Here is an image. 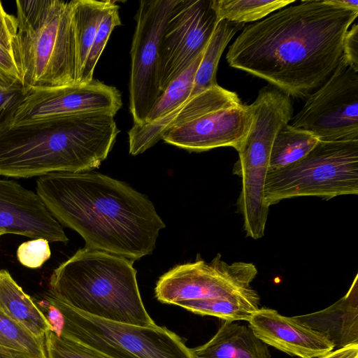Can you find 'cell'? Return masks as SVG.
<instances>
[{
  "label": "cell",
  "mask_w": 358,
  "mask_h": 358,
  "mask_svg": "<svg viewBox=\"0 0 358 358\" xmlns=\"http://www.w3.org/2000/svg\"><path fill=\"white\" fill-rule=\"evenodd\" d=\"M358 194V140L324 141L304 157L268 171L264 198L270 207L296 196L333 197Z\"/></svg>",
  "instance_id": "7"
},
{
  "label": "cell",
  "mask_w": 358,
  "mask_h": 358,
  "mask_svg": "<svg viewBox=\"0 0 358 358\" xmlns=\"http://www.w3.org/2000/svg\"><path fill=\"white\" fill-rule=\"evenodd\" d=\"M51 251L49 242L43 238L28 241L20 244L17 250V258L24 266L38 268L50 259Z\"/></svg>",
  "instance_id": "28"
},
{
  "label": "cell",
  "mask_w": 358,
  "mask_h": 358,
  "mask_svg": "<svg viewBox=\"0 0 358 358\" xmlns=\"http://www.w3.org/2000/svg\"><path fill=\"white\" fill-rule=\"evenodd\" d=\"M344 59L358 71V24L355 23L347 31L343 42Z\"/></svg>",
  "instance_id": "31"
},
{
  "label": "cell",
  "mask_w": 358,
  "mask_h": 358,
  "mask_svg": "<svg viewBox=\"0 0 358 358\" xmlns=\"http://www.w3.org/2000/svg\"><path fill=\"white\" fill-rule=\"evenodd\" d=\"M203 92L198 113L170 129L162 140L192 152L220 147H232L238 151L252 122L250 105L243 103L236 92L218 85Z\"/></svg>",
  "instance_id": "9"
},
{
  "label": "cell",
  "mask_w": 358,
  "mask_h": 358,
  "mask_svg": "<svg viewBox=\"0 0 358 358\" xmlns=\"http://www.w3.org/2000/svg\"><path fill=\"white\" fill-rule=\"evenodd\" d=\"M248 322L259 339L292 356L319 358L334 349L322 334L274 309L259 308Z\"/></svg>",
  "instance_id": "15"
},
{
  "label": "cell",
  "mask_w": 358,
  "mask_h": 358,
  "mask_svg": "<svg viewBox=\"0 0 358 358\" xmlns=\"http://www.w3.org/2000/svg\"><path fill=\"white\" fill-rule=\"evenodd\" d=\"M121 24L119 6L116 1L103 15L90 48L82 73L76 84H87L93 80V74L98 60L105 48L113 29Z\"/></svg>",
  "instance_id": "26"
},
{
  "label": "cell",
  "mask_w": 358,
  "mask_h": 358,
  "mask_svg": "<svg viewBox=\"0 0 358 358\" xmlns=\"http://www.w3.org/2000/svg\"><path fill=\"white\" fill-rule=\"evenodd\" d=\"M3 235L2 232L0 231V236Z\"/></svg>",
  "instance_id": "36"
},
{
  "label": "cell",
  "mask_w": 358,
  "mask_h": 358,
  "mask_svg": "<svg viewBox=\"0 0 358 358\" xmlns=\"http://www.w3.org/2000/svg\"><path fill=\"white\" fill-rule=\"evenodd\" d=\"M328 4L332 5L339 8L350 10L358 12L357 0H324Z\"/></svg>",
  "instance_id": "34"
},
{
  "label": "cell",
  "mask_w": 358,
  "mask_h": 358,
  "mask_svg": "<svg viewBox=\"0 0 358 358\" xmlns=\"http://www.w3.org/2000/svg\"><path fill=\"white\" fill-rule=\"evenodd\" d=\"M293 317L324 335L334 345V350L358 345L357 275L348 292L331 306Z\"/></svg>",
  "instance_id": "16"
},
{
  "label": "cell",
  "mask_w": 358,
  "mask_h": 358,
  "mask_svg": "<svg viewBox=\"0 0 358 358\" xmlns=\"http://www.w3.org/2000/svg\"><path fill=\"white\" fill-rule=\"evenodd\" d=\"M36 193L57 221L83 238L85 248L133 262L152 253L166 227L145 195L99 173H49L37 180Z\"/></svg>",
  "instance_id": "2"
},
{
  "label": "cell",
  "mask_w": 358,
  "mask_h": 358,
  "mask_svg": "<svg viewBox=\"0 0 358 358\" xmlns=\"http://www.w3.org/2000/svg\"><path fill=\"white\" fill-rule=\"evenodd\" d=\"M257 273L252 263L229 264L217 254L210 262L200 259L170 269L157 280L155 296L161 303L173 305L195 299H259L251 286Z\"/></svg>",
  "instance_id": "8"
},
{
  "label": "cell",
  "mask_w": 358,
  "mask_h": 358,
  "mask_svg": "<svg viewBox=\"0 0 358 358\" xmlns=\"http://www.w3.org/2000/svg\"><path fill=\"white\" fill-rule=\"evenodd\" d=\"M292 120V127L311 132L320 141L358 140V71L342 57Z\"/></svg>",
  "instance_id": "10"
},
{
  "label": "cell",
  "mask_w": 358,
  "mask_h": 358,
  "mask_svg": "<svg viewBox=\"0 0 358 358\" xmlns=\"http://www.w3.org/2000/svg\"><path fill=\"white\" fill-rule=\"evenodd\" d=\"M176 305L194 314L214 316L224 321H248L259 308V299H195L180 301Z\"/></svg>",
  "instance_id": "23"
},
{
  "label": "cell",
  "mask_w": 358,
  "mask_h": 358,
  "mask_svg": "<svg viewBox=\"0 0 358 358\" xmlns=\"http://www.w3.org/2000/svg\"><path fill=\"white\" fill-rule=\"evenodd\" d=\"M44 299L58 312V336L80 343L106 358H194L192 348L166 327H141L80 312L49 291Z\"/></svg>",
  "instance_id": "6"
},
{
  "label": "cell",
  "mask_w": 358,
  "mask_h": 358,
  "mask_svg": "<svg viewBox=\"0 0 358 358\" xmlns=\"http://www.w3.org/2000/svg\"><path fill=\"white\" fill-rule=\"evenodd\" d=\"M0 310L34 336L54 331L48 319L7 270H0Z\"/></svg>",
  "instance_id": "18"
},
{
  "label": "cell",
  "mask_w": 358,
  "mask_h": 358,
  "mask_svg": "<svg viewBox=\"0 0 358 358\" xmlns=\"http://www.w3.org/2000/svg\"><path fill=\"white\" fill-rule=\"evenodd\" d=\"M244 27L243 23H236L225 20L217 22L204 49L195 75L190 97L218 85L216 73L222 54L234 36Z\"/></svg>",
  "instance_id": "20"
},
{
  "label": "cell",
  "mask_w": 358,
  "mask_h": 358,
  "mask_svg": "<svg viewBox=\"0 0 358 358\" xmlns=\"http://www.w3.org/2000/svg\"><path fill=\"white\" fill-rule=\"evenodd\" d=\"M178 0H142L135 15L131 48L129 110L141 124L162 92L159 87V50L169 15Z\"/></svg>",
  "instance_id": "11"
},
{
  "label": "cell",
  "mask_w": 358,
  "mask_h": 358,
  "mask_svg": "<svg viewBox=\"0 0 358 358\" xmlns=\"http://www.w3.org/2000/svg\"><path fill=\"white\" fill-rule=\"evenodd\" d=\"M217 22L210 0H178L159 43L158 80L162 93L204 50Z\"/></svg>",
  "instance_id": "12"
},
{
  "label": "cell",
  "mask_w": 358,
  "mask_h": 358,
  "mask_svg": "<svg viewBox=\"0 0 358 358\" xmlns=\"http://www.w3.org/2000/svg\"><path fill=\"white\" fill-rule=\"evenodd\" d=\"M0 351L27 358H47L45 338L34 336L1 310Z\"/></svg>",
  "instance_id": "24"
},
{
  "label": "cell",
  "mask_w": 358,
  "mask_h": 358,
  "mask_svg": "<svg viewBox=\"0 0 358 358\" xmlns=\"http://www.w3.org/2000/svg\"><path fill=\"white\" fill-rule=\"evenodd\" d=\"M133 263L85 247L53 271L48 291L72 308L98 318L155 326L141 299Z\"/></svg>",
  "instance_id": "4"
},
{
  "label": "cell",
  "mask_w": 358,
  "mask_h": 358,
  "mask_svg": "<svg viewBox=\"0 0 358 358\" xmlns=\"http://www.w3.org/2000/svg\"><path fill=\"white\" fill-rule=\"evenodd\" d=\"M203 51L181 74L167 85L154 103L144 123L153 122L164 116L190 98L195 75Z\"/></svg>",
  "instance_id": "25"
},
{
  "label": "cell",
  "mask_w": 358,
  "mask_h": 358,
  "mask_svg": "<svg viewBox=\"0 0 358 358\" xmlns=\"http://www.w3.org/2000/svg\"><path fill=\"white\" fill-rule=\"evenodd\" d=\"M319 358H358V345H350L333 350Z\"/></svg>",
  "instance_id": "33"
},
{
  "label": "cell",
  "mask_w": 358,
  "mask_h": 358,
  "mask_svg": "<svg viewBox=\"0 0 358 358\" xmlns=\"http://www.w3.org/2000/svg\"><path fill=\"white\" fill-rule=\"evenodd\" d=\"M320 139L311 132L285 124L277 133L271 151L268 171L292 164L309 153Z\"/></svg>",
  "instance_id": "21"
},
{
  "label": "cell",
  "mask_w": 358,
  "mask_h": 358,
  "mask_svg": "<svg viewBox=\"0 0 358 358\" xmlns=\"http://www.w3.org/2000/svg\"><path fill=\"white\" fill-rule=\"evenodd\" d=\"M16 32V17L8 13L0 1V41L12 50V43Z\"/></svg>",
  "instance_id": "32"
},
{
  "label": "cell",
  "mask_w": 358,
  "mask_h": 358,
  "mask_svg": "<svg viewBox=\"0 0 358 358\" xmlns=\"http://www.w3.org/2000/svg\"><path fill=\"white\" fill-rule=\"evenodd\" d=\"M26 92L24 87H0V129L10 124Z\"/></svg>",
  "instance_id": "30"
},
{
  "label": "cell",
  "mask_w": 358,
  "mask_h": 358,
  "mask_svg": "<svg viewBox=\"0 0 358 358\" xmlns=\"http://www.w3.org/2000/svg\"><path fill=\"white\" fill-rule=\"evenodd\" d=\"M23 87L11 48L0 41V87Z\"/></svg>",
  "instance_id": "29"
},
{
  "label": "cell",
  "mask_w": 358,
  "mask_h": 358,
  "mask_svg": "<svg viewBox=\"0 0 358 358\" xmlns=\"http://www.w3.org/2000/svg\"><path fill=\"white\" fill-rule=\"evenodd\" d=\"M110 112L8 125L0 129V176L16 178L98 168L120 132Z\"/></svg>",
  "instance_id": "3"
},
{
  "label": "cell",
  "mask_w": 358,
  "mask_h": 358,
  "mask_svg": "<svg viewBox=\"0 0 358 358\" xmlns=\"http://www.w3.org/2000/svg\"><path fill=\"white\" fill-rule=\"evenodd\" d=\"M0 358H27L23 356L0 351Z\"/></svg>",
  "instance_id": "35"
},
{
  "label": "cell",
  "mask_w": 358,
  "mask_h": 358,
  "mask_svg": "<svg viewBox=\"0 0 358 358\" xmlns=\"http://www.w3.org/2000/svg\"><path fill=\"white\" fill-rule=\"evenodd\" d=\"M194 358H271L268 345L249 325L224 321L206 343L192 348Z\"/></svg>",
  "instance_id": "17"
},
{
  "label": "cell",
  "mask_w": 358,
  "mask_h": 358,
  "mask_svg": "<svg viewBox=\"0 0 358 358\" xmlns=\"http://www.w3.org/2000/svg\"><path fill=\"white\" fill-rule=\"evenodd\" d=\"M45 348L47 358H106L80 343L58 336L53 331L45 334Z\"/></svg>",
  "instance_id": "27"
},
{
  "label": "cell",
  "mask_w": 358,
  "mask_h": 358,
  "mask_svg": "<svg viewBox=\"0 0 358 358\" xmlns=\"http://www.w3.org/2000/svg\"><path fill=\"white\" fill-rule=\"evenodd\" d=\"M122 105L116 87L94 79L87 84L27 89L9 125L92 112L115 115Z\"/></svg>",
  "instance_id": "13"
},
{
  "label": "cell",
  "mask_w": 358,
  "mask_h": 358,
  "mask_svg": "<svg viewBox=\"0 0 358 358\" xmlns=\"http://www.w3.org/2000/svg\"><path fill=\"white\" fill-rule=\"evenodd\" d=\"M114 1L72 0L71 22L76 59V84L85 66L100 22Z\"/></svg>",
  "instance_id": "19"
},
{
  "label": "cell",
  "mask_w": 358,
  "mask_h": 358,
  "mask_svg": "<svg viewBox=\"0 0 358 358\" xmlns=\"http://www.w3.org/2000/svg\"><path fill=\"white\" fill-rule=\"evenodd\" d=\"M357 16L324 0L301 1L244 27L226 59L289 97L306 99L337 68Z\"/></svg>",
  "instance_id": "1"
},
{
  "label": "cell",
  "mask_w": 358,
  "mask_h": 358,
  "mask_svg": "<svg viewBox=\"0 0 358 358\" xmlns=\"http://www.w3.org/2000/svg\"><path fill=\"white\" fill-rule=\"evenodd\" d=\"M0 231L48 242L69 241L37 193L3 179H0Z\"/></svg>",
  "instance_id": "14"
},
{
  "label": "cell",
  "mask_w": 358,
  "mask_h": 358,
  "mask_svg": "<svg viewBox=\"0 0 358 358\" xmlns=\"http://www.w3.org/2000/svg\"><path fill=\"white\" fill-rule=\"evenodd\" d=\"M294 2V0H210L217 22L225 20L243 24L257 21Z\"/></svg>",
  "instance_id": "22"
},
{
  "label": "cell",
  "mask_w": 358,
  "mask_h": 358,
  "mask_svg": "<svg viewBox=\"0 0 358 358\" xmlns=\"http://www.w3.org/2000/svg\"><path fill=\"white\" fill-rule=\"evenodd\" d=\"M12 50L26 89L76 84L71 1L17 0Z\"/></svg>",
  "instance_id": "5"
}]
</instances>
